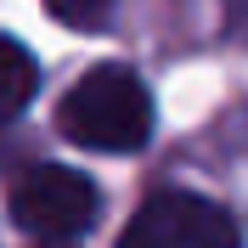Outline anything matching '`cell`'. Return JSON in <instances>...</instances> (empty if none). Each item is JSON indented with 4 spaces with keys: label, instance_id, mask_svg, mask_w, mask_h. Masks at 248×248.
<instances>
[{
    "label": "cell",
    "instance_id": "6da1fadb",
    "mask_svg": "<svg viewBox=\"0 0 248 248\" xmlns=\"http://www.w3.org/2000/svg\"><path fill=\"white\" fill-rule=\"evenodd\" d=\"M57 124L74 147L91 153H136L153 136V96L124 62H102L62 96Z\"/></svg>",
    "mask_w": 248,
    "mask_h": 248
},
{
    "label": "cell",
    "instance_id": "7a4b0ae2",
    "mask_svg": "<svg viewBox=\"0 0 248 248\" xmlns=\"http://www.w3.org/2000/svg\"><path fill=\"white\" fill-rule=\"evenodd\" d=\"M119 248H243V237L226 203L198 192H153L119 232Z\"/></svg>",
    "mask_w": 248,
    "mask_h": 248
},
{
    "label": "cell",
    "instance_id": "3957f363",
    "mask_svg": "<svg viewBox=\"0 0 248 248\" xmlns=\"http://www.w3.org/2000/svg\"><path fill=\"white\" fill-rule=\"evenodd\" d=\"M12 220L40 243H68V237L91 232L96 220V186L79 170H62V164H40V170H23L12 181Z\"/></svg>",
    "mask_w": 248,
    "mask_h": 248
},
{
    "label": "cell",
    "instance_id": "277c9868",
    "mask_svg": "<svg viewBox=\"0 0 248 248\" xmlns=\"http://www.w3.org/2000/svg\"><path fill=\"white\" fill-rule=\"evenodd\" d=\"M34 85H40V68L12 34H0V124H12L17 113L34 102Z\"/></svg>",
    "mask_w": 248,
    "mask_h": 248
},
{
    "label": "cell",
    "instance_id": "5b68a950",
    "mask_svg": "<svg viewBox=\"0 0 248 248\" xmlns=\"http://www.w3.org/2000/svg\"><path fill=\"white\" fill-rule=\"evenodd\" d=\"M51 17L57 23H68V29H102L113 12V0H46Z\"/></svg>",
    "mask_w": 248,
    "mask_h": 248
},
{
    "label": "cell",
    "instance_id": "8992f818",
    "mask_svg": "<svg viewBox=\"0 0 248 248\" xmlns=\"http://www.w3.org/2000/svg\"><path fill=\"white\" fill-rule=\"evenodd\" d=\"M226 6V23H232V34L237 40H248V0H220Z\"/></svg>",
    "mask_w": 248,
    "mask_h": 248
}]
</instances>
